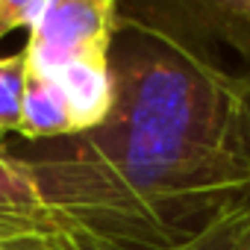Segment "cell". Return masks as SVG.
Returning <instances> with one entry per match:
<instances>
[{"mask_svg":"<svg viewBox=\"0 0 250 250\" xmlns=\"http://www.w3.org/2000/svg\"><path fill=\"white\" fill-rule=\"evenodd\" d=\"M121 30L106 118L15 156L71 227L171 250L250 200V80L165 24L121 18Z\"/></svg>","mask_w":250,"mask_h":250,"instance_id":"obj_1","label":"cell"},{"mask_svg":"<svg viewBox=\"0 0 250 250\" xmlns=\"http://www.w3.org/2000/svg\"><path fill=\"white\" fill-rule=\"evenodd\" d=\"M121 27L118 0H47L44 12L27 30L30 68L56 77L68 68H109Z\"/></svg>","mask_w":250,"mask_h":250,"instance_id":"obj_2","label":"cell"},{"mask_svg":"<svg viewBox=\"0 0 250 250\" xmlns=\"http://www.w3.org/2000/svg\"><path fill=\"white\" fill-rule=\"evenodd\" d=\"M0 250H77L74 227L9 147L0 150Z\"/></svg>","mask_w":250,"mask_h":250,"instance_id":"obj_3","label":"cell"},{"mask_svg":"<svg viewBox=\"0 0 250 250\" xmlns=\"http://www.w3.org/2000/svg\"><path fill=\"white\" fill-rule=\"evenodd\" d=\"M21 136L30 142H53L65 136H77L71 106L56 80L30 68L27 94H24V121Z\"/></svg>","mask_w":250,"mask_h":250,"instance_id":"obj_4","label":"cell"},{"mask_svg":"<svg viewBox=\"0 0 250 250\" xmlns=\"http://www.w3.org/2000/svg\"><path fill=\"white\" fill-rule=\"evenodd\" d=\"M212 39L229 44L241 62L244 77L250 80V0H171Z\"/></svg>","mask_w":250,"mask_h":250,"instance_id":"obj_5","label":"cell"},{"mask_svg":"<svg viewBox=\"0 0 250 250\" xmlns=\"http://www.w3.org/2000/svg\"><path fill=\"white\" fill-rule=\"evenodd\" d=\"M27 74H30L27 50H18L12 56H0V136L21 133Z\"/></svg>","mask_w":250,"mask_h":250,"instance_id":"obj_6","label":"cell"},{"mask_svg":"<svg viewBox=\"0 0 250 250\" xmlns=\"http://www.w3.org/2000/svg\"><path fill=\"white\" fill-rule=\"evenodd\" d=\"M247 218H250V200L235 203V206L224 209L194 238H188L186 244H177L171 250H238L244 229H247Z\"/></svg>","mask_w":250,"mask_h":250,"instance_id":"obj_7","label":"cell"},{"mask_svg":"<svg viewBox=\"0 0 250 250\" xmlns=\"http://www.w3.org/2000/svg\"><path fill=\"white\" fill-rule=\"evenodd\" d=\"M74 247L77 250H127V247H118L112 241H103L97 235H88V232H83L77 227H74Z\"/></svg>","mask_w":250,"mask_h":250,"instance_id":"obj_8","label":"cell"},{"mask_svg":"<svg viewBox=\"0 0 250 250\" xmlns=\"http://www.w3.org/2000/svg\"><path fill=\"white\" fill-rule=\"evenodd\" d=\"M238 250H250V218H247V229H244V238H241V247Z\"/></svg>","mask_w":250,"mask_h":250,"instance_id":"obj_9","label":"cell"},{"mask_svg":"<svg viewBox=\"0 0 250 250\" xmlns=\"http://www.w3.org/2000/svg\"><path fill=\"white\" fill-rule=\"evenodd\" d=\"M9 33H12V30L6 27V21H3V18H0V39H3V36H9Z\"/></svg>","mask_w":250,"mask_h":250,"instance_id":"obj_10","label":"cell"},{"mask_svg":"<svg viewBox=\"0 0 250 250\" xmlns=\"http://www.w3.org/2000/svg\"><path fill=\"white\" fill-rule=\"evenodd\" d=\"M0 150H6V145H3V136H0Z\"/></svg>","mask_w":250,"mask_h":250,"instance_id":"obj_11","label":"cell"}]
</instances>
